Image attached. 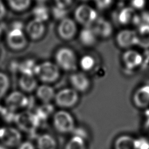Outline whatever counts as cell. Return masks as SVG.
Wrapping results in <instances>:
<instances>
[{
  "instance_id": "6da1fadb",
  "label": "cell",
  "mask_w": 149,
  "mask_h": 149,
  "mask_svg": "<svg viewBox=\"0 0 149 149\" xmlns=\"http://www.w3.org/2000/svg\"><path fill=\"white\" fill-rule=\"evenodd\" d=\"M60 74L59 68L55 63L51 61H44L37 64L34 72V76L44 84L57 81Z\"/></svg>"
},
{
  "instance_id": "7a4b0ae2",
  "label": "cell",
  "mask_w": 149,
  "mask_h": 149,
  "mask_svg": "<svg viewBox=\"0 0 149 149\" xmlns=\"http://www.w3.org/2000/svg\"><path fill=\"white\" fill-rule=\"evenodd\" d=\"M55 63L65 71H74L77 66V59L74 51L69 47L59 48L55 54Z\"/></svg>"
},
{
  "instance_id": "3957f363",
  "label": "cell",
  "mask_w": 149,
  "mask_h": 149,
  "mask_svg": "<svg viewBox=\"0 0 149 149\" xmlns=\"http://www.w3.org/2000/svg\"><path fill=\"white\" fill-rule=\"evenodd\" d=\"M52 123L55 130L61 133H72L76 127L73 115L66 109L56 111L52 116Z\"/></svg>"
},
{
  "instance_id": "277c9868",
  "label": "cell",
  "mask_w": 149,
  "mask_h": 149,
  "mask_svg": "<svg viewBox=\"0 0 149 149\" xmlns=\"http://www.w3.org/2000/svg\"><path fill=\"white\" fill-rule=\"evenodd\" d=\"M14 122L20 131L30 133L36 130L41 121L35 113L27 110L16 114Z\"/></svg>"
},
{
  "instance_id": "5b68a950",
  "label": "cell",
  "mask_w": 149,
  "mask_h": 149,
  "mask_svg": "<svg viewBox=\"0 0 149 149\" xmlns=\"http://www.w3.org/2000/svg\"><path fill=\"white\" fill-rule=\"evenodd\" d=\"M79 99V93L72 88H65L55 93L54 101L62 109L72 108L75 106Z\"/></svg>"
},
{
  "instance_id": "8992f818",
  "label": "cell",
  "mask_w": 149,
  "mask_h": 149,
  "mask_svg": "<svg viewBox=\"0 0 149 149\" xmlns=\"http://www.w3.org/2000/svg\"><path fill=\"white\" fill-rule=\"evenodd\" d=\"M76 21L84 27H91L98 18L97 12L87 4H81L74 10Z\"/></svg>"
},
{
  "instance_id": "52a82bcc",
  "label": "cell",
  "mask_w": 149,
  "mask_h": 149,
  "mask_svg": "<svg viewBox=\"0 0 149 149\" xmlns=\"http://www.w3.org/2000/svg\"><path fill=\"white\" fill-rule=\"evenodd\" d=\"M21 132L15 127L3 126L0 128V144L6 147H17L22 142Z\"/></svg>"
},
{
  "instance_id": "ba28073f",
  "label": "cell",
  "mask_w": 149,
  "mask_h": 149,
  "mask_svg": "<svg viewBox=\"0 0 149 149\" xmlns=\"http://www.w3.org/2000/svg\"><path fill=\"white\" fill-rule=\"evenodd\" d=\"M6 42L8 47L14 51H20L26 47L27 39L22 29H11L7 33Z\"/></svg>"
},
{
  "instance_id": "9c48e42d",
  "label": "cell",
  "mask_w": 149,
  "mask_h": 149,
  "mask_svg": "<svg viewBox=\"0 0 149 149\" xmlns=\"http://www.w3.org/2000/svg\"><path fill=\"white\" fill-rule=\"evenodd\" d=\"M5 103L6 108L15 112L26 108L29 104V99L23 92L14 91L6 97Z\"/></svg>"
},
{
  "instance_id": "30bf717a",
  "label": "cell",
  "mask_w": 149,
  "mask_h": 149,
  "mask_svg": "<svg viewBox=\"0 0 149 149\" xmlns=\"http://www.w3.org/2000/svg\"><path fill=\"white\" fill-rule=\"evenodd\" d=\"M115 40L118 45L120 48L125 49L140 44L136 30L132 29H126L119 31L116 36Z\"/></svg>"
},
{
  "instance_id": "8fae6325",
  "label": "cell",
  "mask_w": 149,
  "mask_h": 149,
  "mask_svg": "<svg viewBox=\"0 0 149 149\" xmlns=\"http://www.w3.org/2000/svg\"><path fill=\"white\" fill-rule=\"evenodd\" d=\"M77 31L75 21L68 17L61 20L57 27L58 36L61 38L66 41L73 39L76 36Z\"/></svg>"
},
{
  "instance_id": "7c38bea8",
  "label": "cell",
  "mask_w": 149,
  "mask_h": 149,
  "mask_svg": "<svg viewBox=\"0 0 149 149\" xmlns=\"http://www.w3.org/2000/svg\"><path fill=\"white\" fill-rule=\"evenodd\" d=\"M72 88L77 92L84 93L87 91L90 86V80L88 77L83 72L73 73L69 78Z\"/></svg>"
},
{
  "instance_id": "4fadbf2b",
  "label": "cell",
  "mask_w": 149,
  "mask_h": 149,
  "mask_svg": "<svg viewBox=\"0 0 149 149\" xmlns=\"http://www.w3.org/2000/svg\"><path fill=\"white\" fill-rule=\"evenodd\" d=\"M117 20L119 23L122 25L134 24L139 26L140 24L139 15L131 6L121 9L118 13Z\"/></svg>"
},
{
  "instance_id": "5bb4252c",
  "label": "cell",
  "mask_w": 149,
  "mask_h": 149,
  "mask_svg": "<svg viewBox=\"0 0 149 149\" xmlns=\"http://www.w3.org/2000/svg\"><path fill=\"white\" fill-rule=\"evenodd\" d=\"M45 32L44 23L35 19L29 22L26 26V33L32 40H40L44 36Z\"/></svg>"
},
{
  "instance_id": "9a60e30c",
  "label": "cell",
  "mask_w": 149,
  "mask_h": 149,
  "mask_svg": "<svg viewBox=\"0 0 149 149\" xmlns=\"http://www.w3.org/2000/svg\"><path fill=\"white\" fill-rule=\"evenodd\" d=\"M122 58L124 65L129 69L139 67L143 61L142 55L139 52L132 49H127L123 54Z\"/></svg>"
},
{
  "instance_id": "2e32d148",
  "label": "cell",
  "mask_w": 149,
  "mask_h": 149,
  "mask_svg": "<svg viewBox=\"0 0 149 149\" xmlns=\"http://www.w3.org/2000/svg\"><path fill=\"white\" fill-rule=\"evenodd\" d=\"M97 37L107 38L113 33V26L107 19L98 17L91 26Z\"/></svg>"
},
{
  "instance_id": "e0dca14e",
  "label": "cell",
  "mask_w": 149,
  "mask_h": 149,
  "mask_svg": "<svg viewBox=\"0 0 149 149\" xmlns=\"http://www.w3.org/2000/svg\"><path fill=\"white\" fill-rule=\"evenodd\" d=\"M133 101L139 108H145L149 105V84L141 86L134 91Z\"/></svg>"
},
{
  "instance_id": "ac0fdd59",
  "label": "cell",
  "mask_w": 149,
  "mask_h": 149,
  "mask_svg": "<svg viewBox=\"0 0 149 149\" xmlns=\"http://www.w3.org/2000/svg\"><path fill=\"white\" fill-rule=\"evenodd\" d=\"M55 92L54 88L48 84L38 86L36 90V94L38 100L42 103H50L54 99Z\"/></svg>"
},
{
  "instance_id": "d6986e66",
  "label": "cell",
  "mask_w": 149,
  "mask_h": 149,
  "mask_svg": "<svg viewBox=\"0 0 149 149\" xmlns=\"http://www.w3.org/2000/svg\"><path fill=\"white\" fill-rule=\"evenodd\" d=\"M19 86L23 92L27 93L33 92L38 87L35 76L30 74H21L19 79Z\"/></svg>"
},
{
  "instance_id": "ffe728a7",
  "label": "cell",
  "mask_w": 149,
  "mask_h": 149,
  "mask_svg": "<svg viewBox=\"0 0 149 149\" xmlns=\"http://www.w3.org/2000/svg\"><path fill=\"white\" fill-rule=\"evenodd\" d=\"M97 36L91 27H84L79 34V38L80 42L86 47L94 45L97 42Z\"/></svg>"
},
{
  "instance_id": "44dd1931",
  "label": "cell",
  "mask_w": 149,
  "mask_h": 149,
  "mask_svg": "<svg viewBox=\"0 0 149 149\" xmlns=\"http://www.w3.org/2000/svg\"><path fill=\"white\" fill-rule=\"evenodd\" d=\"M37 149H57L56 139L49 133H42L37 139Z\"/></svg>"
},
{
  "instance_id": "7402d4cb",
  "label": "cell",
  "mask_w": 149,
  "mask_h": 149,
  "mask_svg": "<svg viewBox=\"0 0 149 149\" xmlns=\"http://www.w3.org/2000/svg\"><path fill=\"white\" fill-rule=\"evenodd\" d=\"M113 149H136V139L129 135H121L115 140Z\"/></svg>"
},
{
  "instance_id": "603a6c76",
  "label": "cell",
  "mask_w": 149,
  "mask_h": 149,
  "mask_svg": "<svg viewBox=\"0 0 149 149\" xmlns=\"http://www.w3.org/2000/svg\"><path fill=\"white\" fill-rule=\"evenodd\" d=\"M34 19L44 23L49 16V10L44 4H38L33 9Z\"/></svg>"
},
{
  "instance_id": "cb8c5ba5",
  "label": "cell",
  "mask_w": 149,
  "mask_h": 149,
  "mask_svg": "<svg viewBox=\"0 0 149 149\" xmlns=\"http://www.w3.org/2000/svg\"><path fill=\"white\" fill-rule=\"evenodd\" d=\"M54 113V107L50 103H43L37 108L36 115L40 121L47 119Z\"/></svg>"
},
{
  "instance_id": "d4e9b609",
  "label": "cell",
  "mask_w": 149,
  "mask_h": 149,
  "mask_svg": "<svg viewBox=\"0 0 149 149\" xmlns=\"http://www.w3.org/2000/svg\"><path fill=\"white\" fill-rule=\"evenodd\" d=\"M9 6L14 11L23 12L30 6L31 0H7Z\"/></svg>"
},
{
  "instance_id": "484cf974",
  "label": "cell",
  "mask_w": 149,
  "mask_h": 149,
  "mask_svg": "<svg viewBox=\"0 0 149 149\" xmlns=\"http://www.w3.org/2000/svg\"><path fill=\"white\" fill-rule=\"evenodd\" d=\"M65 149H86V140L76 136H73L67 142Z\"/></svg>"
},
{
  "instance_id": "4316f807",
  "label": "cell",
  "mask_w": 149,
  "mask_h": 149,
  "mask_svg": "<svg viewBox=\"0 0 149 149\" xmlns=\"http://www.w3.org/2000/svg\"><path fill=\"white\" fill-rule=\"evenodd\" d=\"M37 64L35 61L32 59H26L19 65V70L21 74H30L34 75L35 69Z\"/></svg>"
},
{
  "instance_id": "83f0119b",
  "label": "cell",
  "mask_w": 149,
  "mask_h": 149,
  "mask_svg": "<svg viewBox=\"0 0 149 149\" xmlns=\"http://www.w3.org/2000/svg\"><path fill=\"white\" fill-rule=\"evenodd\" d=\"M138 36L140 44H147L149 43V25L140 24L137 30H136Z\"/></svg>"
},
{
  "instance_id": "f1b7e54d",
  "label": "cell",
  "mask_w": 149,
  "mask_h": 149,
  "mask_svg": "<svg viewBox=\"0 0 149 149\" xmlns=\"http://www.w3.org/2000/svg\"><path fill=\"white\" fill-rule=\"evenodd\" d=\"M79 66L84 71L91 70L95 65V60L93 56L90 55L83 56L79 61Z\"/></svg>"
},
{
  "instance_id": "f546056e",
  "label": "cell",
  "mask_w": 149,
  "mask_h": 149,
  "mask_svg": "<svg viewBox=\"0 0 149 149\" xmlns=\"http://www.w3.org/2000/svg\"><path fill=\"white\" fill-rule=\"evenodd\" d=\"M10 87V80L8 76L0 72V100L5 96Z\"/></svg>"
},
{
  "instance_id": "4dcf8cb0",
  "label": "cell",
  "mask_w": 149,
  "mask_h": 149,
  "mask_svg": "<svg viewBox=\"0 0 149 149\" xmlns=\"http://www.w3.org/2000/svg\"><path fill=\"white\" fill-rule=\"evenodd\" d=\"M67 13V9L60 8L56 5H55L51 10V13L52 14L54 17L55 19L59 20L60 21L66 17Z\"/></svg>"
},
{
  "instance_id": "1f68e13d",
  "label": "cell",
  "mask_w": 149,
  "mask_h": 149,
  "mask_svg": "<svg viewBox=\"0 0 149 149\" xmlns=\"http://www.w3.org/2000/svg\"><path fill=\"white\" fill-rule=\"evenodd\" d=\"M96 7L101 10L108 9L113 3V0H94Z\"/></svg>"
},
{
  "instance_id": "d6a6232c",
  "label": "cell",
  "mask_w": 149,
  "mask_h": 149,
  "mask_svg": "<svg viewBox=\"0 0 149 149\" xmlns=\"http://www.w3.org/2000/svg\"><path fill=\"white\" fill-rule=\"evenodd\" d=\"M146 3V0H131V7L136 11L143 9Z\"/></svg>"
},
{
  "instance_id": "836d02e7",
  "label": "cell",
  "mask_w": 149,
  "mask_h": 149,
  "mask_svg": "<svg viewBox=\"0 0 149 149\" xmlns=\"http://www.w3.org/2000/svg\"><path fill=\"white\" fill-rule=\"evenodd\" d=\"M72 132H73V136L80 137L84 140H86L88 137L87 132L81 127H75Z\"/></svg>"
},
{
  "instance_id": "e575fe53",
  "label": "cell",
  "mask_w": 149,
  "mask_h": 149,
  "mask_svg": "<svg viewBox=\"0 0 149 149\" xmlns=\"http://www.w3.org/2000/svg\"><path fill=\"white\" fill-rule=\"evenodd\" d=\"M54 1L56 6L67 9L72 3L73 0H54Z\"/></svg>"
},
{
  "instance_id": "d590c367",
  "label": "cell",
  "mask_w": 149,
  "mask_h": 149,
  "mask_svg": "<svg viewBox=\"0 0 149 149\" xmlns=\"http://www.w3.org/2000/svg\"><path fill=\"white\" fill-rule=\"evenodd\" d=\"M17 149H36L34 144L30 141H22L17 147Z\"/></svg>"
},
{
  "instance_id": "8d00e7d4",
  "label": "cell",
  "mask_w": 149,
  "mask_h": 149,
  "mask_svg": "<svg viewBox=\"0 0 149 149\" xmlns=\"http://www.w3.org/2000/svg\"><path fill=\"white\" fill-rule=\"evenodd\" d=\"M140 24H146L149 25V12H144L141 15H139Z\"/></svg>"
},
{
  "instance_id": "74e56055",
  "label": "cell",
  "mask_w": 149,
  "mask_h": 149,
  "mask_svg": "<svg viewBox=\"0 0 149 149\" xmlns=\"http://www.w3.org/2000/svg\"><path fill=\"white\" fill-rule=\"evenodd\" d=\"M6 15V8L2 0H0V20H2Z\"/></svg>"
},
{
  "instance_id": "f35d334b",
  "label": "cell",
  "mask_w": 149,
  "mask_h": 149,
  "mask_svg": "<svg viewBox=\"0 0 149 149\" xmlns=\"http://www.w3.org/2000/svg\"><path fill=\"white\" fill-rule=\"evenodd\" d=\"M48 0H36V1L38 3V4H44Z\"/></svg>"
},
{
  "instance_id": "ab89813d",
  "label": "cell",
  "mask_w": 149,
  "mask_h": 149,
  "mask_svg": "<svg viewBox=\"0 0 149 149\" xmlns=\"http://www.w3.org/2000/svg\"><path fill=\"white\" fill-rule=\"evenodd\" d=\"M2 27L0 26V39L2 36Z\"/></svg>"
},
{
  "instance_id": "60d3db41",
  "label": "cell",
  "mask_w": 149,
  "mask_h": 149,
  "mask_svg": "<svg viewBox=\"0 0 149 149\" xmlns=\"http://www.w3.org/2000/svg\"><path fill=\"white\" fill-rule=\"evenodd\" d=\"M80 1H89V0H80Z\"/></svg>"
}]
</instances>
